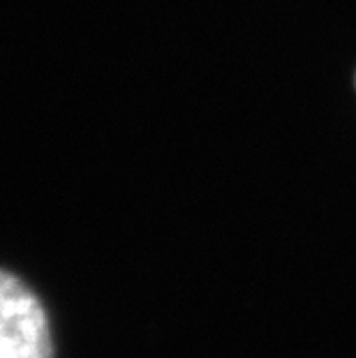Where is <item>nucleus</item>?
Segmentation results:
<instances>
[{
  "label": "nucleus",
  "mask_w": 356,
  "mask_h": 358,
  "mask_svg": "<svg viewBox=\"0 0 356 358\" xmlns=\"http://www.w3.org/2000/svg\"><path fill=\"white\" fill-rule=\"evenodd\" d=\"M0 358H54L51 324L26 282L0 271Z\"/></svg>",
  "instance_id": "f257e3e1"
},
{
  "label": "nucleus",
  "mask_w": 356,
  "mask_h": 358,
  "mask_svg": "<svg viewBox=\"0 0 356 358\" xmlns=\"http://www.w3.org/2000/svg\"><path fill=\"white\" fill-rule=\"evenodd\" d=\"M354 86H356V74H354Z\"/></svg>",
  "instance_id": "f03ea898"
}]
</instances>
